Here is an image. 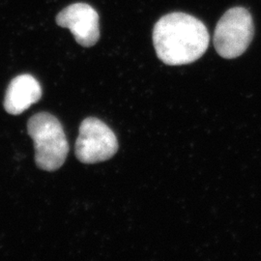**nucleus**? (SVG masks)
I'll use <instances>...</instances> for the list:
<instances>
[{
    "mask_svg": "<svg viewBox=\"0 0 261 261\" xmlns=\"http://www.w3.org/2000/svg\"><path fill=\"white\" fill-rule=\"evenodd\" d=\"M99 14L86 3H75L66 7L56 16V23L68 28L75 42L84 47H93L100 39Z\"/></svg>",
    "mask_w": 261,
    "mask_h": 261,
    "instance_id": "obj_5",
    "label": "nucleus"
},
{
    "mask_svg": "<svg viewBox=\"0 0 261 261\" xmlns=\"http://www.w3.org/2000/svg\"><path fill=\"white\" fill-rule=\"evenodd\" d=\"M42 97V87L33 75L23 74L14 77L6 90L4 109L9 114L19 115Z\"/></svg>",
    "mask_w": 261,
    "mask_h": 261,
    "instance_id": "obj_6",
    "label": "nucleus"
},
{
    "mask_svg": "<svg viewBox=\"0 0 261 261\" xmlns=\"http://www.w3.org/2000/svg\"><path fill=\"white\" fill-rule=\"evenodd\" d=\"M254 34L251 13L244 7L227 10L218 21L214 32V47L224 59L237 58L249 47Z\"/></svg>",
    "mask_w": 261,
    "mask_h": 261,
    "instance_id": "obj_3",
    "label": "nucleus"
},
{
    "mask_svg": "<svg viewBox=\"0 0 261 261\" xmlns=\"http://www.w3.org/2000/svg\"><path fill=\"white\" fill-rule=\"evenodd\" d=\"M210 37L205 24L186 13L162 17L153 29V44L161 61L169 66L186 65L205 54Z\"/></svg>",
    "mask_w": 261,
    "mask_h": 261,
    "instance_id": "obj_1",
    "label": "nucleus"
},
{
    "mask_svg": "<svg viewBox=\"0 0 261 261\" xmlns=\"http://www.w3.org/2000/svg\"><path fill=\"white\" fill-rule=\"evenodd\" d=\"M28 135L35 147V163L38 168L55 171L65 163L69 144L61 123L48 112H39L28 123Z\"/></svg>",
    "mask_w": 261,
    "mask_h": 261,
    "instance_id": "obj_2",
    "label": "nucleus"
},
{
    "mask_svg": "<svg viewBox=\"0 0 261 261\" xmlns=\"http://www.w3.org/2000/svg\"><path fill=\"white\" fill-rule=\"evenodd\" d=\"M118 150V140L102 120L88 117L82 122L75 142V156L84 164H96L112 158Z\"/></svg>",
    "mask_w": 261,
    "mask_h": 261,
    "instance_id": "obj_4",
    "label": "nucleus"
}]
</instances>
